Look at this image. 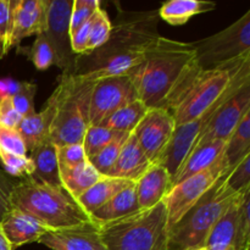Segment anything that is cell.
<instances>
[{"instance_id": "cell-9", "label": "cell", "mask_w": 250, "mask_h": 250, "mask_svg": "<svg viewBox=\"0 0 250 250\" xmlns=\"http://www.w3.org/2000/svg\"><path fill=\"white\" fill-rule=\"evenodd\" d=\"M231 168L229 167L226 158L222 155L208 170L173 186L164 199L167 210L168 229L173 226Z\"/></svg>"}, {"instance_id": "cell-32", "label": "cell", "mask_w": 250, "mask_h": 250, "mask_svg": "<svg viewBox=\"0 0 250 250\" xmlns=\"http://www.w3.org/2000/svg\"><path fill=\"white\" fill-rule=\"evenodd\" d=\"M120 134L121 132H115L102 125L88 127L82 142L87 158L92 159L93 156L97 155L102 149H104L107 144L116 139Z\"/></svg>"}, {"instance_id": "cell-26", "label": "cell", "mask_w": 250, "mask_h": 250, "mask_svg": "<svg viewBox=\"0 0 250 250\" xmlns=\"http://www.w3.org/2000/svg\"><path fill=\"white\" fill-rule=\"evenodd\" d=\"M215 7L216 4L208 0H170L161 5L158 15L172 26H182L195 15L212 11Z\"/></svg>"}, {"instance_id": "cell-18", "label": "cell", "mask_w": 250, "mask_h": 250, "mask_svg": "<svg viewBox=\"0 0 250 250\" xmlns=\"http://www.w3.org/2000/svg\"><path fill=\"white\" fill-rule=\"evenodd\" d=\"M0 227L12 249L38 242L49 231L38 221L16 209H12L4 217Z\"/></svg>"}, {"instance_id": "cell-5", "label": "cell", "mask_w": 250, "mask_h": 250, "mask_svg": "<svg viewBox=\"0 0 250 250\" xmlns=\"http://www.w3.org/2000/svg\"><path fill=\"white\" fill-rule=\"evenodd\" d=\"M94 81L80 75H62L53 92L55 115L50 141L56 146L82 143L89 127V106Z\"/></svg>"}, {"instance_id": "cell-41", "label": "cell", "mask_w": 250, "mask_h": 250, "mask_svg": "<svg viewBox=\"0 0 250 250\" xmlns=\"http://www.w3.org/2000/svg\"><path fill=\"white\" fill-rule=\"evenodd\" d=\"M16 183L10 180L4 171L0 170V224L12 210L11 195Z\"/></svg>"}, {"instance_id": "cell-43", "label": "cell", "mask_w": 250, "mask_h": 250, "mask_svg": "<svg viewBox=\"0 0 250 250\" xmlns=\"http://www.w3.org/2000/svg\"><path fill=\"white\" fill-rule=\"evenodd\" d=\"M21 87V82L11 80V78H4L0 80V98L12 97Z\"/></svg>"}, {"instance_id": "cell-24", "label": "cell", "mask_w": 250, "mask_h": 250, "mask_svg": "<svg viewBox=\"0 0 250 250\" xmlns=\"http://www.w3.org/2000/svg\"><path fill=\"white\" fill-rule=\"evenodd\" d=\"M29 158L34 166V172L31 177L54 187H62L56 146L50 141V138L38 144L31 151Z\"/></svg>"}, {"instance_id": "cell-12", "label": "cell", "mask_w": 250, "mask_h": 250, "mask_svg": "<svg viewBox=\"0 0 250 250\" xmlns=\"http://www.w3.org/2000/svg\"><path fill=\"white\" fill-rule=\"evenodd\" d=\"M248 112H250V81L239 85L215 109L195 146L211 141L227 142Z\"/></svg>"}, {"instance_id": "cell-44", "label": "cell", "mask_w": 250, "mask_h": 250, "mask_svg": "<svg viewBox=\"0 0 250 250\" xmlns=\"http://www.w3.org/2000/svg\"><path fill=\"white\" fill-rule=\"evenodd\" d=\"M0 250H12L11 244L9 243V241H7L6 237H5L1 227H0Z\"/></svg>"}, {"instance_id": "cell-22", "label": "cell", "mask_w": 250, "mask_h": 250, "mask_svg": "<svg viewBox=\"0 0 250 250\" xmlns=\"http://www.w3.org/2000/svg\"><path fill=\"white\" fill-rule=\"evenodd\" d=\"M225 146H226V142L224 141H211L195 146L178 168L177 173L172 180V187L182 182L186 178L192 177L211 167L224 155Z\"/></svg>"}, {"instance_id": "cell-47", "label": "cell", "mask_w": 250, "mask_h": 250, "mask_svg": "<svg viewBox=\"0 0 250 250\" xmlns=\"http://www.w3.org/2000/svg\"><path fill=\"white\" fill-rule=\"evenodd\" d=\"M246 250H250V247H249V248H247V249H246Z\"/></svg>"}, {"instance_id": "cell-1", "label": "cell", "mask_w": 250, "mask_h": 250, "mask_svg": "<svg viewBox=\"0 0 250 250\" xmlns=\"http://www.w3.org/2000/svg\"><path fill=\"white\" fill-rule=\"evenodd\" d=\"M200 71L192 43L159 37L144 60L127 76L148 109L172 111Z\"/></svg>"}, {"instance_id": "cell-34", "label": "cell", "mask_w": 250, "mask_h": 250, "mask_svg": "<svg viewBox=\"0 0 250 250\" xmlns=\"http://www.w3.org/2000/svg\"><path fill=\"white\" fill-rule=\"evenodd\" d=\"M22 49L24 50H21V53L28 56L37 70L44 71L54 63V53L44 33L36 36V41L31 46Z\"/></svg>"}, {"instance_id": "cell-7", "label": "cell", "mask_w": 250, "mask_h": 250, "mask_svg": "<svg viewBox=\"0 0 250 250\" xmlns=\"http://www.w3.org/2000/svg\"><path fill=\"white\" fill-rule=\"evenodd\" d=\"M106 250H167L165 203L99 227Z\"/></svg>"}, {"instance_id": "cell-19", "label": "cell", "mask_w": 250, "mask_h": 250, "mask_svg": "<svg viewBox=\"0 0 250 250\" xmlns=\"http://www.w3.org/2000/svg\"><path fill=\"white\" fill-rule=\"evenodd\" d=\"M151 163L144 151L142 150L133 134H129L121 149L116 164L112 167L109 176L121 180L137 182L146 170L150 167Z\"/></svg>"}, {"instance_id": "cell-16", "label": "cell", "mask_w": 250, "mask_h": 250, "mask_svg": "<svg viewBox=\"0 0 250 250\" xmlns=\"http://www.w3.org/2000/svg\"><path fill=\"white\" fill-rule=\"evenodd\" d=\"M48 14V0H16L11 48L19 46L22 39L44 33Z\"/></svg>"}, {"instance_id": "cell-10", "label": "cell", "mask_w": 250, "mask_h": 250, "mask_svg": "<svg viewBox=\"0 0 250 250\" xmlns=\"http://www.w3.org/2000/svg\"><path fill=\"white\" fill-rule=\"evenodd\" d=\"M138 99V94L127 75L94 81L89 106V126H99L115 111Z\"/></svg>"}, {"instance_id": "cell-11", "label": "cell", "mask_w": 250, "mask_h": 250, "mask_svg": "<svg viewBox=\"0 0 250 250\" xmlns=\"http://www.w3.org/2000/svg\"><path fill=\"white\" fill-rule=\"evenodd\" d=\"M73 0H48V14L44 36L54 53V63L62 73L72 75L76 59L71 48L70 19Z\"/></svg>"}, {"instance_id": "cell-17", "label": "cell", "mask_w": 250, "mask_h": 250, "mask_svg": "<svg viewBox=\"0 0 250 250\" xmlns=\"http://www.w3.org/2000/svg\"><path fill=\"white\" fill-rule=\"evenodd\" d=\"M172 188V177L165 167L151 164L150 167L136 182V193L141 210L150 209L164 202Z\"/></svg>"}, {"instance_id": "cell-6", "label": "cell", "mask_w": 250, "mask_h": 250, "mask_svg": "<svg viewBox=\"0 0 250 250\" xmlns=\"http://www.w3.org/2000/svg\"><path fill=\"white\" fill-rule=\"evenodd\" d=\"M229 171L168 229L167 250L204 248L210 229L239 194L227 186Z\"/></svg>"}, {"instance_id": "cell-14", "label": "cell", "mask_w": 250, "mask_h": 250, "mask_svg": "<svg viewBox=\"0 0 250 250\" xmlns=\"http://www.w3.org/2000/svg\"><path fill=\"white\" fill-rule=\"evenodd\" d=\"M247 82H248V81H247ZM229 95H227V97H229ZM226 98H225V99H226ZM224 100H222V102H224ZM221 103H220V104H221ZM220 104H217L216 106L212 107L211 110H209L207 114L203 115V116L199 117L198 120L180 125V126H176L167 146L165 148L164 153L161 154L159 160L155 163L161 165L163 167H165L166 170L168 171V173L171 175L172 180L173 177H175L176 173H177L178 168H180L181 165L183 164V161L188 158L190 151L194 149L200 133H202L203 129L207 127V125L209 124L210 119H211L212 116V112L215 111V109H216Z\"/></svg>"}, {"instance_id": "cell-8", "label": "cell", "mask_w": 250, "mask_h": 250, "mask_svg": "<svg viewBox=\"0 0 250 250\" xmlns=\"http://www.w3.org/2000/svg\"><path fill=\"white\" fill-rule=\"evenodd\" d=\"M202 70L217 67L250 54V10L227 28L193 42Z\"/></svg>"}, {"instance_id": "cell-20", "label": "cell", "mask_w": 250, "mask_h": 250, "mask_svg": "<svg viewBox=\"0 0 250 250\" xmlns=\"http://www.w3.org/2000/svg\"><path fill=\"white\" fill-rule=\"evenodd\" d=\"M54 115H55V100L53 95H50L43 110L38 112L34 111L33 114L21 120L16 129L26 144L27 151H32L38 144L49 139Z\"/></svg>"}, {"instance_id": "cell-25", "label": "cell", "mask_w": 250, "mask_h": 250, "mask_svg": "<svg viewBox=\"0 0 250 250\" xmlns=\"http://www.w3.org/2000/svg\"><path fill=\"white\" fill-rule=\"evenodd\" d=\"M132 183L134 182L111 177V176H102L87 192L78 198L77 202L83 208V210L90 215L94 210L99 209L102 205L112 199L115 195L119 194Z\"/></svg>"}, {"instance_id": "cell-40", "label": "cell", "mask_w": 250, "mask_h": 250, "mask_svg": "<svg viewBox=\"0 0 250 250\" xmlns=\"http://www.w3.org/2000/svg\"><path fill=\"white\" fill-rule=\"evenodd\" d=\"M56 154H58L59 167H70V166L78 165V164L89 160L82 143L56 146Z\"/></svg>"}, {"instance_id": "cell-38", "label": "cell", "mask_w": 250, "mask_h": 250, "mask_svg": "<svg viewBox=\"0 0 250 250\" xmlns=\"http://www.w3.org/2000/svg\"><path fill=\"white\" fill-rule=\"evenodd\" d=\"M226 183L233 192L241 193L250 187V154L231 168Z\"/></svg>"}, {"instance_id": "cell-35", "label": "cell", "mask_w": 250, "mask_h": 250, "mask_svg": "<svg viewBox=\"0 0 250 250\" xmlns=\"http://www.w3.org/2000/svg\"><path fill=\"white\" fill-rule=\"evenodd\" d=\"M0 161L7 175L19 178L31 177L34 172V166L28 155H15V154L0 151Z\"/></svg>"}, {"instance_id": "cell-28", "label": "cell", "mask_w": 250, "mask_h": 250, "mask_svg": "<svg viewBox=\"0 0 250 250\" xmlns=\"http://www.w3.org/2000/svg\"><path fill=\"white\" fill-rule=\"evenodd\" d=\"M148 107L139 99L125 105L124 107L115 111L111 116L107 117L102 126L121 133H132L141 120L146 115Z\"/></svg>"}, {"instance_id": "cell-23", "label": "cell", "mask_w": 250, "mask_h": 250, "mask_svg": "<svg viewBox=\"0 0 250 250\" xmlns=\"http://www.w3.org/2000/svg\"><path fill=\"white\" fill-rule=\"evenodd\" d=\"M138 200H137L136 182L132 183L127 188L115 195L112 199L105 203L99 209L94 210L90 214V219L98 226H103L105 224L117 221L120 219L129 216L134 212L139 211Z\"/></svg>"}, {"instance_id": "cell-21", "label": "cell", "mask_w": 250, "mask_h": 250, "mask_svg": "<svg viewBox=\"0 0 250 250\" xmlns=\"http://www.w3.org/2000/svg\"><path fill=\"white\" fill-rule=\"evenodd\" d=\"M243 192L239 193L238 197L229 205V209L215 222V225L208 234L207 239H205L204 248L208 250H226L234 247L237 239V231H238L239 208H241Z\"/></svg>"}, {"instance_id": "cell-33", "label": "cell", "mask_w": 250, "mask_h": 250, "mask_svg": "<svg viewBox=\"0 0 250 250\" xmlns=\"http://www.w3.org/2000/svg\"><path fill=\"white\" fill-rule=\"evenodd\" d=\"M15 5L16 0H0V59L11 49Z\"/></svg>"}, {"instance_id": "cell-48", "label": "cell", "mask_w": 250, "mask_h": 250, "mask_svg": "<svg viewBox=\"0 0 250 250\" xmlns=\"http://www.w3.org/2000/svg\"><path fill=\"white\" fill-rule=\"evenodd\" d=\"M186 250H188V249H186Z\"/></svg>"}, {"instance_id": "cell-31", "label": "cell", "mask_w": 250, "mask_h": 250, "mask_svg": "<svg viewBox=\"0 0 250 250\" xmlns=\"http://www.w3.org/2000/svg\"><path fill=\"white\" fill-rule=\"evenodd\" d=\"M129 134L131 133H121L116 139H114L111 143H109L104 149H102L97 155L93 156L92 159H89L92 165L94 166L95 170H97L100 175L109 176L112 167H114L115 164H116L117 158H119L120 153H121L122 146H124L125 142L128 138Z\"/></svg>"}, {"instance_id": "cell-2", "label": "cell", "mask_w": 250, "mask_h": 250, "mask_svg": "<svg viewBox=\"0 0 250 250\" xmlns=\"http://www.w3.org/2000/svg\"><path fill=\"white\" fill-rule=\"evenodd\" d=\"M158 11H120L106 43L88 55H78L72 75L90 81L128 75L156 43Z\"/></svg>"}, {"instance_id": "cell-27", "label": "cell", "mask_w": 250, "mask_h": 250, "mask_svg": "<svg viewBox=\"0 0 250 250\" xmlns=\"http://www.w3.org/2000/svg\"><path fill=\"white\" fill-rule=\"evenodd\" d=\"M102 177L89 160L70 167H60V181L63 189L78 199Z\"/></svg>"}, {"instance_id": "cell-30", "label": "cell", "mask_w": 250, "mask_h": 250, "mask_svg": "<svg viewBox=\"0 0 250 250\" xmlns=\"http://www.w3.org/2000/svg\"><path fill=\"white\" fill-rule=\"evenodd\" d=\"M112 23L110 21L109 16H107L106 11L100 7L90 20V27H89V36H88L87 46H85L84 55L93 53L94 50L99 49L100 46L104 45L109 39L110 33H111Z\"/></svg>"}, {"instance_id": "cell-46", "label": "cell", "mask_w": 250, "mask_h": 250, "mask_svg": "<svg viewBox=\"0 0 250 250\" xmlns=\"http://www.w3.org/2000/svg\"><path fill=\"white\" fill-rule=\"evenodd\" d=\"M192 250H207L205 248H198V249H192Z\"/></svg>"}, {"instance_id": "cell-15", "label": "cell", "mask_w": 250, "mask_h": 250, "mask_svg": "<svg viewBox=\"0 0 250 250\" xmlns=\"http://www.w3.org/2000/svg\"><path fill=\"white\" fill-rule=\"evenodd\" d=\"M38 242L51 250H106L99 226L93 222L59 231H48Z\"/></svg>"}, {"instance_id": "cell-4", "label": "cell", "mask_w": 250, "mask_h": 250, "mask_svg": "<svg viewBox=\"0 0 250 250\" xmlns=\"http://www.w3.org/2000/svg\"><path fill=\"white\" fill-rule=\"evenodd\" d=\"M247 81H250V54L202 70L171 111L176 126L202 117Z\"/></svg>"}, {"instance_id": "cell-3", "label": "cell", "mask_w": 250, "mask_h": 250, "mask_svg": "<svg viewBox=\"0 0 250 250\" xmlns=\"http://www.w3.org/2000/svg\"><path fill=\"white\" fill-rule=\"evenodd\" d=\"M16 209L43 225L49 231L92 224L90 215L62 187H54L33 177L16 183L11 195ZM94 224V222H93Z\"/></svg>"}, {"instance_id": "cell-13", "label": "cell", "mask_w": 250, "mask_h": 250, "mask_svg": "<svg viewBox=\"0 0 250 250\" xmlns=\"http://www.w3.org/2000/svg\"><path fill=\"white\" fill-rule=\"evenodd\" d=\"M175 128L176 122L170 110L151 107L146 110L132 134L146 158L155 164L167 146Z\"/></svg>"}, {"instance_id": "cell-29", "label": "cell", "mask_w": 250, "mask_h": 250, "mask_svg": "<svg viewBox=\"0 0 250 250\" xmlns=\"http://www.w3.org/2000/svg\"><path fill=\"white\" fill-rule=\"evenodd\" d=\"M250 154V112L246 114L237 128L226 142L224 156L229 168H233L239 161Z\"/></svg>"}, {"instance_id": "cell-45", "label": "cell", "mask_w": 250, "mask_h": 250, "mask_svg": "<svg viewBox=\"0 0 250 250\" xmlns=\"http://www.w3.org/2000/svg\"><path fill=\"white\" fill-rule=\"evenodd\" d=\"M250 247V246H249ZM249 247H247V248H249ZM246 248V249H247ZM207 249V248H205ZM246 249H239V248H234V247H232V248H229V249H226V250H246ZM208 250V249H207Z\"/></svg>"}, {"instance_id": "cell-37", "label": "cell", "mask_w": 250, "mask_h": 250, "mask_svg": "<svg viewBox=\"0 0 250 250\" xmlns=\"http://www.w3.org/2000/svg\"><path fill=\"white\" fill-rule=\"evenodd\" d=\"M37 92V85L31 82H21V87L11 97L12 104L16 111L22 116V119L33 114L34 110V95Z\"/></svg>"}, {"instance_id": "cell-39", "label": "cell", "mask_w": 250, "mask_h": 250, "mask_svg": "<svg viewBox=\"0 0 250 250\" xmlns=\"http://www.w3.org/2000/svg\"><path fill=\"white\" fill-rule=\"evenodd\" d=\"M0 151L15 155H27L28 153L19 131L4 126H0Z\"/></svg>"}, {"instance_id": "cell-36", "label": "cell", "mask_w": 250, "mask_h": 250, "mask_svg": "<svg viewBox=\"0 0 250 250\" xmlns=\"http://www.w3.org/2000/svg\"><path fill=\"white\" fill-rule=\"evenodd\" d=\"M102 7L99 0H73L70 19V36L89 21L94 12Z\"/></svg>"}, {"instance_id": "cell-42", "label": "cell", "mask_w": 250, "mask_h": 250, "mask_svg": "<svg viewBox=\"0 0 250 250\" xmlns=\"http://www.w3.org/2000/svg\"><path fill=\"white\" fill-rule=\"evenodd\" d=\"M22 116L16 111L11 97L0 98V126L17 128Z\"/></svg>"}]
</instances>
